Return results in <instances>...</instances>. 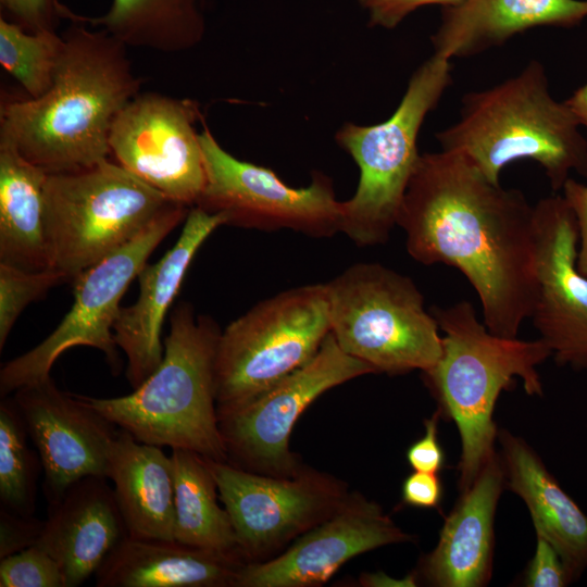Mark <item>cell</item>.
<instances>
[{"mask_svg": "<svg viewBox=\"0 0 587 587\" xmlns=\"http://www.w3.org/2000/svg\"><path fill=\"white\" fill-rule=\"evenodd\" d=\"M397 225L415 261L465 276L490 333L517 337L538 296L534 205L521 190L491 183L462 153H422Z\"/></svg>", "mask_w": 587, "mask_h": 587, "instance_id": "cell-1", "label": "cell"}, {"mask_svg": "<svg viewBox=\"0 0 587 587\" xmlns=\"http://www.w3.org/2000/svg\"><path fill=\"white\" fill-rule=\"evenodd\" d=\"M67 20L52 87L39 98L2 102L0 111V137L48 174L108 160L112 124L141 85L126 45L103 28L89 29L73 11Z\"/></svg>", "mask_w": 587, "mask_h": 587, "instance_id": "cell-2", "label": "cell"}, {"mask_svg": "<svg viewBox=\"0 0 587 587\" xmlns=\"http://www.w3.org/2000/svg\"><path fill=\"white\" fill-rule=\"evenodd\" d=\"M430 312L445 336L441 355L423 372L424 380L438 401L440 415L449 416L458 427L462 492L497 454L494 411L500 394L521 378L527 395L541 396L537 366L551 357V350L540 338L528 341L490 333L470 301L433 307Z\"/></svg>", "mask_w": 587, "mask_h": 587, "instance_id": "cell-3", "label": "cell"}, {"mask_svg": "<svg viewBox=\"0 0 587 587\" xmlns=\"http://www.w3.org/2000/svg\"><path fill=\"white\" fill-rule=\"evenodd\" d=\"M579 122L550 93L544 66L530 61L517 75L463 96L457 123L436 133L441 150L465 155L491 183L520 160L541 165L553 191L570 172L587 177V140Z\"/></svg>", "mask_w": 587, "mask_h": 587, "instance_id": "cell-4", "label": "cell"}, {"mask_svg": "<svg viewBox=\"0 0 587 587\" xmlns=\"http://www.w3.org/2000/svg\"><path fill=\"white\" fill-rule=\"evenodd\" d=\"M164 355L133 392L116 398L76 395L138 441L227 462L216 409L215 358L222 330L188 302L171 314Z\"/></svg>", "mask_w": 587, "mask_h": 587, "instance_id": "cell-5", "label": "cell"}, {"mask_svg": "<svg viewBox=\"0 0 587 587\" xmlns=\"http://www.w3.org/2000/svg\"><path fill=\"white\" fill-rule=\"evenodd\" d=\"M451 60L433 53L412 74L395 112L374 125L344 124L338 146L355 161L359 184L341 201L340 232L360 247L385 243L421 153L417 137L426 115L452 83Z\"/></svg>", "mask_w": 587, "mask_h": 587, "instance_id": "cell-6", "label": "cell"}, {"mask_svg": "<svg viewBox=\"0 0 587 587\" xmlns=\"http://www.w3.org/2000/svg\"><path fill=\"white\" fill-rule=\"evenodd\" d=\"M173 204L109 159L86 170L48 174L43 216L50 267L72 283Z\"/></svg>", "mask_w": 587, "mask_h": 587, "instance_id": "cell-7", "label": "cell"}, {"mask_svg": "<svg viewBox=\"0 0 587 587\" xmlns=\"http://www.w3.org/2000/svg\"><path fill=\"white\" fill-rule=\"evenodd\" d=\"M330 334L375 373L432 369L442 351L439 326L413 280L379 263H357L325 284Z\"/></svg>", "mask_w": 587, "mask_h": 587, "instance_id": "cell-8", "label": "cell"}, {"mask_svg": "<svg viewBox=\"0 0 587 587\" xmlns=\"http://www.w3.org/2000/svg\"><path fill=\"white\" fill-rule=\"evenodd\" d=\"M329 333L325 284L299 286L257 303L221 333L217 413L245 404L303 366Z\"/></svg>", "mask_w": 587, "mask_h": 587, "instance_id": "cell-9", "label": "cell"}, {"mask_svg": "<svg viewBox=\"0 0 587 587\" xmlns=\"http://www.w3.org/2000/svg\"><path fill=\"white\" fill-rule=\"evenodd\" d=\"M190 208L173 204L130 241L93 264L73 282L72 308L39 345L7 362L0 371V396L42 380L66 350L87 346L104 353L114 373L121 359L113 326L129 284L147 264L158 245L184 220Z\"/></svg>", "mask_w": 587, "mask_h": 587, "instance_id": "cell-10", "label": "cell"}, {"mask_svg": "<svg viewBox=\"0 0 587 587\" xmlns=\"http://www.w3.org/2000/svg\"><path fill=\"white\" fill-rule=\"evenodd\" d=\"M202 125L205 183L195 207L242 228H287L312 237L340 232L342 205L327 175L315 172L307 187H291L271 168L235 158L218 143L203 117Z\"/></svg>", "mask_w": 587, "mask_h": 587, "instance_id": "cell-11", "label": "cell"}, {"mask_svg": "<svg viewBox=\"0 0 587 587\" xmlns=\"http://www.w3.org/2000/svg\"><path fill=\"white\" fill-rule=\"evenodd\" d=\"M370 373L374 369L342 351L329 333L303 366L245 404L217 413L227 462L265 475H296L302 467L289 437L299 416L325 391Z\"/></svg>", "mask_w": 587, "mask_h": 587, "instance_id": "cell-12", "label": "cell"}, {"mask_svg": "<svg viewBox=\"0 0 587 587\" xmlns=\"http://www.w3.org/2000/svg\"><path fill=\"white\" fill-rule=\"evenodd\" d=\"M204 460L247 563L270 559L330 516L349 495L344 482L314 470L282 477Z\"/></svg>", "mask_w": 587, "mask_h": 587, "instance_id": "cell-13", "label": "cell"}, {"mask_svg": "<svg viewBox=\"0 0 587 587\" xmlns=\"http://www.w3.org/2000/svg\"><path fill=\"white\" fill-rule=\"evenodd\" d=\"M198 103L157 92L138 93L116 115L109 136L117 164L168 200L192 208L205 183Z\"/></svg>", "mask_w": 587, "mask_h": 587, "instance_id": "cell-14", "label": "cell"}, {"mask_svg": "<svg viewBox=\"0 0 587 587\" xmlns=\"http://www.w3.org/2000/svg\"><path fill=\"white\" fill-rule=\"evenodd\" d=\"M534 326L558 365L587 369V277L576 266L577 223L563 196H549L534 205Z\"/></svg>", "mask_w": 587, "mask_h": 587, "instance_id": "cell-15", "label": "cell"}, {"mask_svg": "<svg viewBox=\"0 0 587 587\" xmlns=\"http://www.w3.org/2000/svg\"><path fill=\"white\" fill-rule=\"evenodd\" d=\"M411 540L383 510L360 494L342 504L280 554L245 563L233 587H313L325 584L350 559Z\"/></svg>", "mask_w": 587, "mask_h": 587, "instance_id": "cell-16", "label": "cell"}, {"mask_svg": "<svg viewBox=\"0 0 587 587\" xmlns=\"http://www.w3.org/2000/svg\"><path fill=\"white\" fill-rule=\"evenodd\" d=\"M12 395L42 462L47 502L82 477H107L116 425L76 395L61 390L51 376Z\"/></svg>", "mask_w": 587, "mask_h": 587, "instance_id": "cell-17", "label": "cell"}, {"mask_svg": "<svg viewBox=\"0 0 587 587\" xmlns=\"http://www.w3.org/2000/svg\"><path fill=\"white\" fill-rule=\"evenodd\" d=\"M222 225H226L224 216L190 208L174 246L139 272L138 299L128 307H121L113 326L115 344L127 359L126 378L133 389L160 365L164 355L161 333L165 315L195 254Z\"/></svg>", "mask_w": 587, "mask_h": 587, "instance_id": "cell-18", "label": "cell"}, {"mask_svg": "<svg viewBox=\"0 0 587 587\" xmlns=\"http://www.w3.org/2000/svg\"><path fill=\"white\" fill-rule=\"evenodd\" d=\"M128 530L113 487L105 476L89 475L48 501L47 519L36 544L59 564L65 587L95 574Z\"/></svg>", "mask_w": 587, "mask_h": 587, "instance_id": "cell-19", "label": "cell"}, {"mask_svg": "<svg viewBox=\"0 0 587 587\" xmlns=\"http://www.w3.org/2000/svg\"><path fill=\"white\" fill-rule=\"evenodd\" d=\"M504 473L499 454L462 491L447 516L435 549L425 557L421 574L437 587H480L491 575L494 521Z\"/></svg>", "mask_w": 587, "mask_h": 587, "instance_id": "cell-20", "label": "cell"}, {"mask_svg": "<svg viewBox=\"0 0 587 587\" xmlns=\"http://www.w3.org/2000/svg\"><path fill=\"white\" fill-rule=\"evenodd\" d=\"M587 17V0H464L441 7L430 37L434 53L451 60L478 54L539 26L573 27Z\"/></svg>", "mask_w": 587, "mask_h": 587, "instance_id": "cell-21", "label": "cell"}, {"mask_svg": "<svg viewBox=\"0 0 587 587\" xmlns=\"http://www.w3.org/2000/svg\"><path fill=\"white\" fill-rule=\"evenodd\" d=\"M240 555L126 536L95 573L97 587H233Z\"/></svg>", "mask_w": 587, "mask_h": 587, "instance_id": "cell-22", "label": "cell"}, {"mask_svg": "<svg viewBox=\"0 0 587 587\" xmlns=\"http://www.w3.org/2000/svg\"><path fill=\"white\" fill-rule=\"evenodd\" d=\"M497 438L505 486L524 501L537 536L554 547L572 582L577 579L587 569V514L521 437L499 429Z\"/></svg>", "mask_w": 587, "mask_h": 587, "instance_id": "cell-23", "label": "cell"}, {"mask_svg": "<svg viewBox=\"0 0 587 587\" xmlns=\"http://www.w3.org/2000/svg\"><path fill=\"white\" fill-rule=\"evenodd\" d=\"M107 478L113 483L129 536L174 540L171 454L118 428L109 452Z\"/></svg>", "mask_w": 587, "mask_h": 587, "instance_id": "cell-24", "label": "cell"}, {"mask_svg": "<svg viewBox=\"0 0 587 587\" xmlns=\"http://www.w3.org/2000/svg\"><path fill=\"white\" fill-rule=\"evenodd\" d=\"M47 176L0 137V263L51 268L43 216Z\"/></svg>", "mask_w": 587, "mask_h": 587, "instance_id": "cell-25", "label": "cell"}, {"mask_svg": "<svg viewBox=\"0 0 587 587\" xmlns=\"http://www.w3.org/2000/svg\"><path fill=\"white\" fill-rule=\"evenodd\" d=\"M80 18L127 47L165 53L189 50L205 34L202 0H113L105 14Z\"/></svg>", "mask_w": 587, "mask_h": 587, "instance_id": "cell-26", "label": "cell"}, {"mask_svg": "<svg viewBox=\"0 0 587 587\" xmlns=\"http://www.w3.org/2000/svg\"><path fill=\"white\" fill-rule=\"evenodd\" d=\"M171 458L174 470V540L241 557L230 517L217 502V485L204 458L184 449H172Z\"/></svg>", "mask_w": 587, "mask_h": 587, "instance_id": "cell-27", "label": "cell"}, {"mask_svg": "<svg viewBox=\"0 0 587 587\" xmlns=\"http://www.w3.org/2000/svg\"><path fill=\"white\" fill-rule=\"evenodd\" d=\"M26 424L13 398L0 401V505L34 515L38 478L43 471L37 449L30 448Z\"/></svg>", "mask_w": 587, "mask_h": 587, "instance_id": "cell-28", "label": "cell"}, {"mask_svg": "<svg viewBox=\"0 0 587 587\" xmlns=\"http://www.w3.org/2000/svg\"><path fill=\"white\" fill-rule=\"evenodd\" d=\"M64 46L55 30L28 33L0 17V63L29 98H39L52 87Z\"/></svg>", "mask_w": 587, "mask_h": 587, "instance_id": "cell-29", "label": "cell"}, {"mask_svg": "<svg viewBox=\"0 0 587 587\" xmlns=\"http://www.w3.org/2000/svg\"><path fill=\"white\" fill-rule=\"evenodd\" d=\"M62 282L52 268L28 271L0 263V350L24 309Z\"/></svg>", "mask_w": 587, "mask_h": 587, "instance_id": "cell-30", "label": "cell"}, {"mask_svg": "<svg viewBox=\"0 0 587 587\" xmlns=\"http://www.w3.org/2000/svg\"><path fill=\"white\" fill-rule=\"evenodd\" d=\"M0 587H65L57 561L38 546L0 560Z\"/></svg>", "mask_w": 587, "mask_h": 587, "instance_id": "cell-31", "label": "cell"}, {"mask_svg": "<svg viewBox=\"0 0 587 587\" xmlns=\"http://www.w3.org/2000/svg\"><path fill=\"white\" fill-rule=\"evenodd\" d=\"M2 12L28 33L55 30L70 9L61 0H0Z\"/></svg>", "mask_w": 587, "mask_h": 587, "instance_id": "cell-32", "label": "cell"}, {"mask_svg": "<svg viewBox=\"0 0 587 587\" xmlns=\"http://www.w3.org/2000/svg\"><path fill=\"white\" fill-rule=\"evenodd\" d=\"M45 520L22 515L0 505V560L35 546Z\"/></svg>", "mask_w": 587, "mask_h": 587, "instance_id": "cell-33", "label": "cell"}, {"mask_svg": "<svg viewBox=\"0 0 587 587\" xmlns=\"http://www.w3.org/2000/svg\"><path fill=\"white\" fill-rule=\"evenodd\" d=\"M525 586L563 587L572 583L570 574L554 547L537 536L536 550L526 574Z\"/></svg>", "mask_w": 587, "mask_h": 587, "instance_id": "cell-34", "label": "cell"}, {"mask_svg": "<svg viewBox=\"0 0 587 587\" xmlns=\"http://www.w3.org/2000/svg\"><path fill=\"white\" fill-rule=\"evenodd\" d=\"M437 410L433 416L424 421L425 433L423 437L413 442L407 450V460L414 471L438 473L445 464V452L438 440Z\"/></svg>", "mask_w": 587, "mask_h": 587, "instance_id": "cell-35", "label": "cell"}, {"mask_svg": "<svg viewBox=\"0 0 587 587\" xmlns=\"http://www.w3.org/2000/svg\"><path fill=\"white\" fill-rule=\"evenodd\" d=\"M444 496V487L437 473L414 471L402 483V501L410 507L437 508Z\"/></svg>", "mask_w": 587, "mask_h": 587, "instance_id": "cell-36", "label": "cell"}, {"mask_svg": "<svg viewBox=\"0 0 587 587\" xmlns=\"http://www.w3.org/2000/svg\"><path fill=\"white\" fill-rule=\"evenodd\" d=\"M464 0H378L369 11L370 26L395 28L409 14L424 5L439 4L441 7L455 5Z\"/></svg>", "mask_w": 587, "mask_h": 587, "instance_id": "cell-37", "label": "cell"}, {"mask_svg": "<svg viewBox=\"0 0 587 587\" xmlns=\"http://www.w3.org/2000/svg\"><path fill=\"white\" fill-rule=\"evenodd\" d=\"M562 190V196L577 223L579 248H577L576 266L587 277V185L570 177Z\"/></svg>", "mask_w": 587, "mask_h": 587, "instance_id": "cell-38", "label": "cell"}, {"mask_svg": "<svg viewBox=\"0 0 587 587\" xmlns=\"http://www.w3.org/2000/svg\"><path fill=\"white\" fill-rule=\"evenodd\" d=\"M415 574L403 579H394L384 573H363L359 583L362 586H415Z\"/></svg>", "mask_w": 587, "mask_h": 587, "instance_id": "cell-39", "label": "cell"}, {"mask_svg": "<svg viewBox=\"0 0 587 587\" xmlns=\"http://www.w3.org/2000/svg\"><path fill=\"white\" fill-rule=\"evenodd\" d=\"M564 102L574 113L579 124L587 127V84L578 88Z\"/></svg>", "mask_w": 587, "mask_h": 587, "instance_id": "cell-40", "label": "cell"}, {"mask_svg": "<svg viewBox=\"0 0 587 587\" xmlns=\"http://www.w3.org/2000/svg\"><path fill=\"white\" fill-rule=\"evenodd\" d=\"M359 2V4L361 7H363L364 9H369L370 7H372L374 3H376L378 0H357Z\"/></svg>", "mask_w": 587, "mask_h": 587, "instance_id": "cell-41", "label": "cell"}]
</instances>
